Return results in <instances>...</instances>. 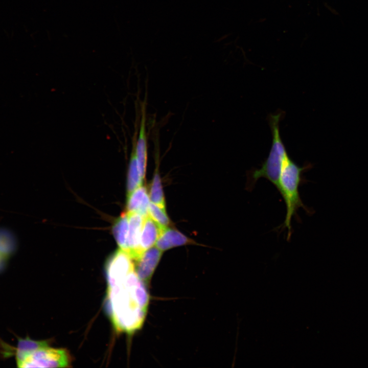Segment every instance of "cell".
I'll return each instance as SVG.
<instances>
[{"instance_id": "1", "label": "cell", "mask_w": 368, "mask_h": 368, "mask_svg": "<svg viewBox=\"0 0 368 368\" xmlns=\"http://www.w3.org/2000/svg\"><path fill=\"white\" fill-rule=\"evenodd\" d=\"M149 302L146 284L135 269L107 282L106 309L116 331L132 334L145 319Z\"/></svg>"}, {"instance_id": "2", "label": "cell", "mask_w": 368, "mask_h": 368, "mask_svg": "<svg viewBox=\"0 0 368 368\" xmlns=\"http://www.w3.org/2000/svg\"><path fill=\"white\" fill-rule=\"evenodd\" d=\"M310 168V165L300 167L290 157L287 156L283 165L280 173L278 190L282 195L285 203L286 215L283 224L288 230V240L290 239L292 232L291 222L300 208H303L310 213L305 206L299 193V187L302 181L304 171Z\"/></svg>"}, {"instance_id": "3", "label": "cell", "mask_w": 368, "mask_h": 368, "mask_svg": "<svg viewBox=\"0 0 368 368\" xmlns=\"http://www.w3.org/2000/svg\"><path fill=\"white\" fill-rule=\"evenodd\" d=\"M280 114L272 115L270 124L272 133V143L268 156L260 169L251 172L249 176V188L253 186L261 177L269 180L277 189L284 162L287 156L285 147L282 141L279 130Z\"/></svg>"}, {"instance_id": "4", "label": "cell", "mask_w": 368, "mask_h": 368, "mask_svg": "<svg viewBox=\"0 0 368 368\" xmlns=\"http://www.w3.org/2000/svg\"><path fill=\"white\" fill-rule=\"evenodd\" d=\"M70 358L65 350L48 346L41 348L27 357L17 366L18 367H68Z\"/></svg>"}, {"instance_id": "5", "label": "cell", "mask_w": 368, "mask_h": 368, "mask_svg": "<svg viewBox=\"0 0 368 368\" xmlns=\"http://www.w3.org/2000/svg\"><path fill=\"white\" fill-rule=\"evenodd\" d=\"M17 337L16 347L12 346L0 338V357L6 359L15 356L17 366L36 350L49 345L46 340H35L29 336L24 338Z\"/></svg>"}, {"instance_id": "6", "label": "cell", "mask_w": 368, "mask_h": 368, "mask_svg": "<svg viewBox=\"0 0 368 368\" xmlns=\"http://www.w3.org/2000/svg\"><path fill=\"white\" fill-rule=\"evenodd\" d=\"M129 229L126 251L133 261H137L144 252L141 248V236L144 217L135 212H127Z\"/></svg>"}, {"instance_id": "7", "label": "cell", "mask_w": 368, "mask_h": 368, "mask_svg": "<svg viewBox=\"0 0 368 368\" xmlns=\"http://www.w3.org/2000/svg\"><path fill=\"white\" fill-rule=\"evenodd\" d=\"M162 253L163 251L157 247H152L146 250L136 261V272L146 285L150 282L160 261Z\"/></svg>"}, {"instance_id": "8", "label": "cell", "mask_w": 368, "mask_h": 368, "mask_svg": "<svg viewBox=\"0 0 368 368\" xmlns=\"http://www.w3.org/2000/svg\"><path fill=\"white\" fill-rule=\"evenodd\" d=\"M135 152L140 176L143 181L147 162V137L146 131V107L143 103L139 137L135 142Z\"/></svg>"}, {"instance_id": "9", "label": "cell", "mask_w": 368, "mask_h": 368, "mask_svg": "<svg viewBox=\"0 0 368 368\" xmlns=\"http://www.w3.org/2000/svg\"><path fill=\"white\" fill-rule=\"evenodd\" d=\"M150 198L145 187L141 186L128 194L127 212L137 213L144 217L149 215Z\"/></svg>"}, {"instance_id": "10", "label": "cell", "mask_w": 368, "mask_h": 368, "mask_svg": "<svg viewBox=\"0 0 368 368\" xmlns=\"http://www.w3.org/2000/svg\"><path fill=\"white\" fill-rule=\"evenodd\" d=\"M193 243L191 239L177 230L167 227L162 231L156 241V246L163 251L174 247Z\"/></svg>"}, {"instance_id": "11", "label": "cell", "mask_w": 368, "mask_h": 368, "mask_svg": "<svg viewBox=\"0 0 368 368\" xmlns=\"http://www.w3.org/2000/svg\"><path fill=\"white\" fill-rule=\"evenodd\" d=\"M165 228L162 227L149 214L145 217L140 242L141 248L144 252L153 246Z\"/></svg>"}, {"instance_id": "12", "label": "cell", "mask_w": 368, "mask_h": 368, "mask_svg": "<svg viewBox=\"0 0 368 368\" xmlns=\"http://www.w3.org/2000/svg\"><path fill=\"white\" fill-rule=\"evenodd\" d=\"M17 242L16 237L9 229L0 227V259L1 266L16 252Z\"/></svg>"}, {"instance_id": "13", "label": "cell", "mask_w": 368, "mask_h": 368, "mask_svg": "<svg viewBox=\"0 0 368 368\" xmlns=\"http://www.w3.org/2000/svg\"><path fill=\"white\" fill-rule=\"evenodd\" d=\"M136 139V132L135 131L132 141V149L127 173L128 194L131 193L137 188L141 186L143 182L139 173L135 152Z\"/></svg>"}, {"instance_id": "14", "label": "cell", "mask_w": 368, "mask_h": 368, "mask_svg": "<svg viewBox=\"0 0 368 368\" xmlns=\"http://www.w3.org/2000/svg\"><path fill=\"white\" fill-rule=\"evenodd\" d=\"M129 229V219L127 212L123 213L115 222L112 231L115 239L121 249L125 251Z\"/></svg>"}, {"instance_id": "15", "label": "cell", "mask_w": 368, "mask_h": 368, "mask_svg": "<svg viewBox=\"0 0 368 368\" xmlns=\"http://www.w3.org/2000/svg\"><path fill=\"white\" fill-rule=\"evenodd\" d=\"M156 168L151 184L149 198L151 202L165 209V200L158 166H157Z\"/></svg>"}, {"instance_id": "16", "label": "cell", "mask_w": 368, "mask_h": 368, "mask_svg": "<svg viewBox=\"0 0 368 368\" xmlns=\"http://www.w3.org/2000/svg\"><path fill=\"white\" fill-rule=\"evenodd\" d=\"M149 214L162 227L166 228L171 224V221L167 216L166 210L163 209L155 204L150 202Z\"/></svg>"}, {"instance_id": "17", "label": "cell", "mask_w": 368, "mask_h": 368, "mask_svg": "<svg viewBox=\"0 0 368 368\" xmlns=\"http://www.w3.org/2000/svg\"><path fill=\"white\" fill-rule=\"evenodd\" d=\"M0 265H1V259H0Z\"/></svg>"}]
</instances>
